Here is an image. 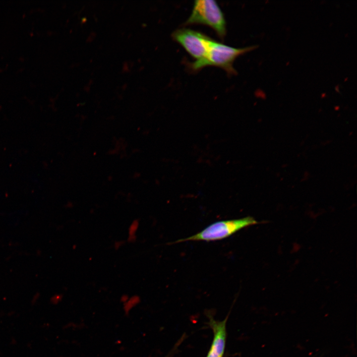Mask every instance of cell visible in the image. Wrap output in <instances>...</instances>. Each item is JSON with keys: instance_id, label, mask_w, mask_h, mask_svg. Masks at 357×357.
Instances as JSON below:
<instances>
[{"instance_id": "cell-3", "label": "cell", "mask_w": 357, "mask_h": 357, "mask_svg": "<svg viewBox=\"0 0 357 357\" xmlns=\"http://www.w3.org/2000/svg\"><path fill=\"white\" fill-rule=\"evenodd\" d=\"M184 24L208 26L214 30L221 39L226 34L224 15L218 3L213 0H195L191 14Z\"/></svg>"}, {"instance_id": "cell-2", "label": "cell", "mask_w": 357, "mask_h": 357, "mask_svg": "<svg viewBox=\"0 0 357 357\" xmlns=\"http://www.w3.org/2000/svg\"><path fill=\"white\" fill-rule=\"evenodd\" d=\"M254 218L247 216L239 219L217 221L200 232L189 237L170 243L173 244L187 241H216L231 236L246 227L258 224Z\"/></svg>"}, {"instance_id": "cell-4", "label": "cell", "mask_w": 357, "mask_h": 357, "mask_svg": "<svg viewBox=\"0 0 357 357\" xmlns=\"http://www.w3.org/2000/svg\"><path fill=\"white\" fill-rule=\"evenodd\" d=\"M172 37L196 60H200L206 56L211 40L199 32L184 28L174 32Z\"/></svg>"}, {"instance_id": "cell-6", "label": "cell", "mask_w": 357, "mask_h": 357, "mask_svg": "<svg viewBox=\"0 0 357 357\" xmlns=\"http://www.w3.org/2000/svg\"><path fill=\"white\" fill-rule=\"evenodd\" d=\"M139 228V221L134 220L130 225L128 228V237L127 241L129 242H135L136 239V233Z\"/></svg>"}, {"instance_id": "cell-1", "label": "cell", "mask_w": 357, "mask_h": 357, "mask_svg": "<svg viewBox=\"0 0 357 357\" xmlns=\"http://www.w3.org/2000/svg\"><path fill=\"white\" fill-rule=\"evenodd\" d=\"M257 47L252 46L236 48L211 39L206 56L200 60L190 63V67L193 70L196 71L205 66L213 65L224 69L230 74H235L237 72L233 63L236 58L254 50Z\"/></svg>"}, {"instance_id": "cell-7", "label": "cell", "mask_w": 357, "mask_h": 357, "mask_svg": "<svg viewBox=\"0 0 357 357\" xmlns=\"http://www.w3.org/2000/svg\"><path fill=\"white\" fill-rule=\"evenodd\" d=\"M123 243V242L121 241H119L116 242L115 243V248L116 249H119V248L120 247V246H121L122 245Z\"/></svg>"}, {"instance_id": "cell-5", "label": "cell", "mask_w": 357, "mask_h": 357, "mask_svg": "<svg viewBox=\"0 0 357 357\" xmlns=\"http://www.w3.org/2000/svg\"><path fill=\"white\" fill-rule=\"evenodd\" d=\"M226 320L221 322L213 320L210 321L214 338L207 357H222L226 342Z\"/></svg>"}]
</instances>
